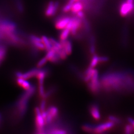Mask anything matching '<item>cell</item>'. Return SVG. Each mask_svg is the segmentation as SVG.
Returning <instances> with one entry per match:
<instances>
[{
  "instance_id": "1",
  "label": "cell",
  "mask_w": 134,
  "mask_h": 134,
  "mask_svg": "<svg viewBox=\"0 0 134 134\" xmlns=\"http://www.w3.org/2000/svg\"><path fill=\"white\" fill-rule=\"evenodd\" d=\"M101 90L107 92L130 91L134 90V77L129 72L109 71L100 80Z\"/></svg>"
},
{
  "instance_id": "2",
  "label": "cell",
  "mask_w": 134,
  "mask_h": 134,
  "mask_svg": "<svg viewBox=\"0 0 134 134\" xmlns=\"http://www.w3.org/2000/svg\"><path fill=\"white\" fill-rule=\"evenodd\" d=\"M35 91V86H32L31 88L29 89V90H27L19 99L16 107L17 113L18 114V115L20 117H21L25 113L27 109L29 99L34 94Z\"/></svg>"
},
{
  "instance_id": "3",
  "label": "cell",
  "mask_w": 134,
  "mask_h": 134,
  "mask_svg": "<svg viewBox=\"0 0 134 134\" xmlns=\"http://www.w3.org/2000/svg\"><path fill=\"white\" fill-rule=\"evenodd\" d=\"M35 125L36 131L37 134H43L46 133L45 125V121L43 118L41 111L38 107H36L35 109Z\"/></svg>"
},
{
  "instance_id": "4",
  "label": "cell",
  "mask_w": 134,
  "mask_h": 134,
  "mask_svg": "<svg viewBox=\"0 0 134 134\" xmlns=\"http://www.w3.org/2000/svg\"><path fill=\"white\" fill-rule=\"evenodd\" d=\"M88 83V86L90 91L93 94L98 93L101 90L100 80H99L98 71L94 69L93 75L91 79Z\"/></svg>"
},
{
  "instance_id": "5",
  "label": "cell",
  "mask_w": 134,
  "mask_h": 134,
  "mask_svg": "<svg viewBox=\"0 0 134 134\" xmlns=\"http://www.w3.org/2000/svg\"><path fill=\"white\" fill-rule=\"evenodd\" d=\"M82 23V21L81 19L77 16H74L71 18L66 27L70 29L71 34L72 36H76L78 30L81 27Z\"/></svg>"
},
{
  "instance_id": "6",
  "label": "cell",
  "mask_w": 134,
  "mask_h": 134,
  "mask_svg": "<svg viewBox=\"0 0 134 134\" xmlns=\"http://www.w3.org/2000/svg\"><path fill=\"white\" fill-rule=\"evenodd\" d=\"M46 118L45 119L46 124H50L54 120L57 118L58 115V109L55 106H50L46 110Z\"/></svg>"
},
{
  "instance_id": "7",
  "label": "cell",
  "mask_w": 134,
  "mask_h": 134,
  "mask_svg": "<svg viewBox=\"0 0 134 134\" xmlns=\"http://www.w3.org/2000/svg\"><path fill=\"white\" fill-rule=\"evenodd\" d=\"M114 123L109 121L107 122H104L94 126V133L97 134H101L105 132L106 131L111 129L114 126Z\"/></svg>"
},
{
  "instance_id": "8",
  "label": "cell",
  "mask_w": 134,
  "mask_h": 134,
  "mask_svg": "<svg viewBox=\"0 0 134 134\" xmlns=\"http://www.w3.org/2000/svg\"><path fill=\"white\" fill-rule=\"evenodd\" d=\"M134 10V3H129L126 1L121 5L120 8V15L122 16L125 17L132 13Z\"/></svg>"
},
{
  "instance_id": "9",
  "label": "cell",
  "mask_w": 134,
  "mask_h": 134,
  "mask_svg": "<svg viewBox=\"0 0 134 134\" xmlns=\"http://www.w3.org/2000/svg\"><path fill=\"white\" fill-rule=\"evenodd\" d=\"M59 7V3L58 2L50 1L48 3L47 8L45 10V14L47 17L54 16L56 14Z\"/></svg>"
},
{
  "instance_id": "10",
  "label": "cell",
  "mask_w": 134,
  "mask_h": 134,
  "mask_svg": "<svg viewBox=\"0 0 134 134\" xmlns=\"http://www.w3.org/2000/svg\"><path fill=\"white\" fill-rule=\"evenodd\" d=\"M39 71V68L32 69L28 72L22 73L21 72H17L16 73V76L17 78H21L24 80H27L34 77H36L38 72Z\"/></svg>"
},
{
  "instance_id": "11",
  "label": "cell",
  "mask_w": 134,
  "mask_h": 134,
  "mask_svg": "<svg viewBox=\"0 0 134 134\" xmlns=\"http://www.w3.org/2000/svg\"><path fill=\"white\" fill-rule=\"evenodd\" d=\"M30 40L35 48L39 50H45V47L43 44L41 38L37 36L31 35L30 36Z\"/></svg>"
},
{
  "instance_id": "12",
  "label": "cell",
  "mask_w": 134,
  "mask_h": 134,
  "mask_svg": "<svg viewBox=\"0 0 134 134\" xmlns=\"http://www.w3.org/2000/svg\"><path fill=\"white\" fill-rule=\"evenodd\" d=\"M71 19V18L69 16L62 17L57 20L55 23V27L59 30H63L67 27V25Z\"/></svg>"
},
{
  "instance_id": "13",
  "label": "cell",
  "mask_w": 134,
  "mask_h": 134,
  "mask_svg": "<svg viewBox=\"0 0 134 134\" xmlns=\"http://www.w3.org/2000/svg\"><path fill=\"white\" fill-rule=\"evenodd\" d=\"M90 111L92 117L96 121L99 120L101 118L100 112L99 107L96 104H92L90 107Z\"/></svg>"
},
{
  "instance_id": "14",
  "label": "cell",
  "mask_w": 134,
  "mask_h": 134,
  "mask_svg": "<svg viewBox=\"0 0 134 134\" xmlns=\"http://www.w3.org/2000/svg\"><path fill=\"white\" fill-rule=\"evenodd\" d=\"M47 133L52 134H65L68 133L67 130L63 128H60L56 125L55 126H52L49 127L47 130Z\"/></svg>"
},
{
  "instance_id": "15",
  "label": "cell",
  "mask_w": 134,
  "mask_h": 134,
  "mask_svg": "<svg viewBox=\"0 0 134 134\" xmlns=\"http://www.w3.org/2000/svg\"><path fill=\"white\" fill-rule=\"evenodd\" d=\"M63 48L65 50L68 55H70L72 51V42L69 40H66L65 41H60Z\"/></svg>"
},
{
  "instance_id": "16",
  "label": "cell",
  "mask_w": 134,
  "mask_h": 134,
  "mask_svg": "<svg viewBox=\"0 0 134 134\" xmlns=\"http://www.w3.org/2000/svg\"><path fill=\"white\" fill-rule=\"evenodd\" d=\"M83 8V5H82V3H81L80 1H79L75 2L73 4L71 10L72 14H77L79 12L82 10Z\"/></svg>"
},
{
  "instance_id": "17",
  "label": "cell",
  "mask_w": 134,
  "mask_h": 134,
  "mask_svg": "<svg viewBox=\"0 0 134 134\" xmlns=\"http://www.w3.org/2000/svg\"><path fill=\"white\" fill-rule=\"evenodd\" d=\"M17 82L19 86H21L25 91L29 90L32 86L29 81L21 78H17Z\"/></svg>"
},
{
  "instance_id": "18",
  "label": "cell",
  "mask_w": 134,
  "mask_h": 134,
  "mask_svg": "<svg viewBox=\"0 0 134 134\" xmlns=\"http://www.w3.org/2000/svg\"><path fill=\"white\" fill-rule=\"evenodd\" d=\"M70 34H71V30L70 29H68L67 27L63 29L60 35V41H65L68 39V38Z\"/></svg>"
},
{
  "instance_id": "19",
  "label": "cell",
  "mask_w": 134,
  "mask_h": 134,
  "mask_svg": "<svg viewBox=\"0 0 134 134\" xmlns=\"http://www.w3.org/2000/svg\"><path fill=\"white\" fill-rule=\"evenodd\" d=\"M41 39H42L43 44L45 47V50L48 51L52 48V45L51 43L50 38H49L46 36H42Z\"/></svg>"
},
{
  "instance_id": "20",
  "label": "cell",
  "mask_w": 134,
  "mask_h": 134,
  "mask_svg": "<svg viewBox=\"0 0 134 134\" xmlns=\"http://www.w3.org/2000/svg\"><path fill=\"white\" fill-rule=\"evenodd\" d=\"M96 42L94 36H91L90 38V51L93 55L96 52Z\"/></svg>"
},
{
  "instance_id": "21",
  "label": "cell",
  "mask_w": 134,
  "mask_h": 134,
  "mask_svg": "<svg viewBox=\"0 0 134 134\" xmlns=\"http://www.w3.org/2000/svg\"><path fill=\"white\" fill-rule=\"evenodd\" d=\"M82 129L87 133H94V126L91 124H85L82 126Z\"/></svg>"
},
{
  "instance_id": "22",
  "label": "cell",
  "mask_w": 134,
  "mask_h": 134,
  "mask_svg": "<svg viewBox=\"0 0 134 134\" xmlns=\"http://www.w3.org/2000/svg\"><path fill=\"white\" fill-rule=\"evenodd\" d=\"M99 63V56H97L96 54H94L92 55V58L91 59V64L90 67L92 68H94L96 66L97 64Z\"/></svg>"
},
{
  "instance_id": "23",
  "label": "cell",
  "mask_w": 134,
  "mask_h": 134,
  "mask_svg": "<svg viewBox=\"0 0 134 134\" xmlns=\"http://www.w3.org/2000/svg\"><path fill=\"white\" fill-rule=\"evenodd\" d=\"M75 2V1L74 0H70L67 4L64 5V7L63 8V12L64 13H67L70 10H71L72 5Z\"/></svg>"
},
{
  "instance_id": "24",
  "label": "cell",
  "mask_w": 134,
  "mask_h": 134,
  "mask_svg": "<svg viewBox=\"0 0 134 134\" xmlns=\"http://www.w3.org/2000/svg\"><path fill=\"white\" fill-rule=\"evenodd\" d=\"M6 53V50L5 47L0 46V63L4 59Z\"/></svg>"
},
{
  "instance_id": "25",
  "label": "cell",
  "mask_w": 134,
  "mask_h": 134,
  "mask_svg": "<svg viewBox=\"0 0 134 134\" xmlns=\"http://www.w3.org/2000/svg\"><path fill=\"white\" fill-rule=\"evenodd\" d=\"M134 127L132 125H127L125 128V133L126 134H131L133 132Z\"/></svg>"
},
{
  "instance_id": "26",
  "label": "cell",
  "mask_w": 134,
  "mask_h": 134,
  "mask_svg": "<svg viewBox=\"0 0 134 134\" xmlns=\"http://www.w3.org/2000/svg\"><path fill=\"white\" fill-rule=\"evenodd\" d=\"M108 119L109 121L112 122L114 124H118V123H120V122H121L120 119L118 118H117V117L114 116H113V115H110L108 117Z\"/></svg>"
},
{
  "instance_id": "27",
  "label": "cell",
  "mask_w": 134,
  "mask_h": 134,
  "mask_svg": "<svg viewBox=\"0 0 134 134\" xmlns=\"http://www.w3.org/2000/svg\"><path fill=\"white\" fill-rule=\"evenodd\" d=\"M48 61L47 59L45 56L44 57H43L42 59H41L39 61L37 65V67L38 68H41V67H43L44 65H45V64L47 63Z\"/></svg>"
},
{
  "instance_id": "28",
  "label": "cell",
  "mask_w": 134,
  "mask_h": 134,
  "mask_svg": "<svg viewBox=\"0 0 134 134\" xmlns=\"http://www.w3.org/2000/svg\"><path fill=\"white\" fill-rule=\"evenodd\" d=\"M46 99H42L40 105V110L41 112L46 111Z\"/></svg>"
},
{
  "instance_id": "29",
  "label": "cell",
  "mask_w": 134,
  "mask_h": 134,
  "mask_svg": "<svg viewBox=\"0 0 134 134\" xmlns=\"http://www.w3.org/2000/svg\"><path fill=\"white\" fill-rule=\"evenodd\" d=\"M109 59L106 56L99 57V63H105L108 61Z\"/></svg>"
},
{
  "instance_id": "30",
  "label": "cell",
  "mask_w": 134,
  "mask_h": 134,
  "mask_svg": "<svg viewBox=\"0 0 134 134\" xmlns=\"http://www.w3.org/2000/svg\"><path fill=\"white\" fill-rule=\"evenodd\" d=\"M76 14H77V16L78 18H79L81 19H82L85 18V14H84L82 10Z\"/></svg>"
},
{
  "instance_id": "31",
  "label": "cell",
  "mask_w": 134,
  "mask_h": 134,
  "mask_svg": "<svg viewBox=\"0 0 134 134\" xmlns=\"http://www.w3.org/2000/svg\"><path fill=\"white\" fill-rule=\"evenodd\" d=\"M128 121H129L130 123L131 124V125L133 126V127H134V120H133L132 118H128Z\"/></svg>"
},
{
  "instance_id": "32",
  "label": "cell",
  "mask_w": 134,
  "mask_h": 134,
  "mask_svg": "<svg viewBox=\"0 0 134 134\" xmlns=\"http://www.w3.org/2000/svg\"><path fill=\"white\" fill-rule=\"evenodd\" d=\"M75 2H77V1H80V0H74Z\"/></svg>"
}]
</instances>
